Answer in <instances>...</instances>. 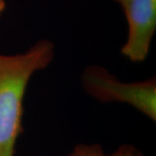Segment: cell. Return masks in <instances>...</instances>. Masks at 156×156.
Returning <instances> with one entry per match:
<instances>
[{
	"label": "cell",
	"mask_w": 156,
	"mask_h": 156,
	"mask_svg": "<svg viewBox=\"0 0 156 156\" xmlns=\"http://www.w3.org/2000/svg\"><path fill=\"white\" fill-rule=\"evenodd\" d=\"M54 55L49 40H40L20 54L0 55V156H16L28 84L35 73L49 66Z\"/></svg>",
	"instance_id": "cell-1"
},
{
	"label": "cell",
	"mask_w": 156,
	"mask_h": 156,
	"mask_svg": "<svg viewBox=\"0 0 156 156\" xmlns=\"http://www.w3.org/2000/svg\"><path fill=\"white\" fill-rule=\"evenodd\" d=\"M85 91L101 102H122L156 121V81L124 83L101 66H89L83 74Z\"/></svg>",
	"instance_id": "cell-2"
},
{
	"label": "cell",
	"mask_w": 156,
	"mask_h": 156,
	"mask_svg": "<svg viewBox=\"0 0 156 156\" xmlns=\"http://www.w3.org/2000/svg\"><path fill=\"white\" fill-rule=\"evenodd\" d=\"M122 7L128 32L121 52L131 62L145 61L156 30V0H128Z\"/></svg>",
	"instance_id": "cell-3"
},
{
	"label": "cell",
	"mask_w": 156,
	"mask_h": 156,
	"mask_svg": "<svg viewBox=\"0 0 156 156\" xmlns=\"http://www.w3.org/2000/svg\"><path fill=\"white\" fill-rule=\"evenodd\" d=\"M68 156H145L133 145L124 144L112 154H107L98 144H78Z\"/></svg>",
	"instance_id": "cell-4"
},
{
	"label": "cell",
	"mask_w": 156,
	"mask_h": 156,
	"mask_svg": "<svg viewBox=\"0 0 156 156\" xmlns=\"http://www.w3.org/2000/svg\"><path fill=\"white\" fill-rule=\"evenodd\" d=\"M5 9V0H0V17L3 14Z\"/></svg>",
	"instance_id": "cell-5"
},
{
	"label": "cell",
	"mask_w": 156,
	"mask_h": 156,
	"mask_svg": "<svg viewBox=\"0 0 156 156\" xmlns=\"http://www.w3.org/2000/svg\"><path fill=\"white\" fill-rule=\"evenodd\" d=\"M115 1H116L117 3H119V4H120L122 6L123 5H124V4L126 3V2H128V0H115Z\"/></svg>",
	"instance_id": "cell-6"
}]
</instances>
